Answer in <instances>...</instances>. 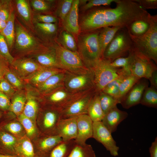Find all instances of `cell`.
<instances>
[{"mask_svg": "<svg viewBox=\"0 0 157 157\" xmlns=\"http://www.w3.org/2000/svg\"><path fill=\"white\" fill-rule=\"evenodd\" d=\"M65 70L54 67H43L24 80L26 85L35 88L54 74Z\"/></svg>", "mask_w": 157, "mask_h": 157, "instance_id": "20", "label": "cell"}, {"mask_svg": "<svg viewBox=\"0 0 157 157\" xmlns=\"http://www.w3.org/2000/svg\"><path fill=\"white\" fill-rule=\"evenodd\" d=\"M21 150L22 154L26 157H33L34 156L33 146L29 140H25L22 142Z\"/></svg>", "mask_w": 157, "mask_h": 157, "instance_id": "49", "label": "cell"}, {"mask_svg": "<svg viewBox=\"0 0 157 157\" xmlns=\"http://www.w3.org/2000/svg\"><path fill=\"white\" fill-rule=\"evenodd\" d=\"M79 0H73L69 11L62 21L65 30L72 33L78 34L80 31L78 22Z\"/></svg>", "mask_w": 157, "mask_h": 157, "instance_id": "22", "label": "cell"}, {"mask_svg": "<svg viewBox=\"0 0 157 157\" xmlns=\"http://www.w3.org/2000/svg\"><path fill=\"white\" fill-rule=\"evenodd\" d=\"M93 129L92 138L101 143L112 156H117L119 148L117 146L112 133L102 122H93Z\"/></svg>", "mask_w": 157, "mask_h": 157, "instance_id": "11", "label": "cell"}, {"mask_svg": "<svg viewBox=\"0 0 157 157\" xmlns=\"http://www.w3.org/2000/svg\"><path fill=\"white\" fill-rule=\"evenodd\" d=\"M43 67L31 58L23 57L15 58L10 65V68L11 71L24 80Z\"/></svg>", "mask_w": 157, "mask_h": 157, "instance_id": "13", "label": "cell"}, {"mask_svg": "<svg viewBox=\"0 0 157 157\" xmlns=\"http://www.w3.org/2000/svg\"><path fill=\"white\" fill-rule=\"evenodd\" d=\"M37 33L43 41L51 42L55 39L57 35L58 26L55 23H43L34 22Z\"/></svg>", "mask_w": 157, "mask_h": 157, "instance_id": "24", "label": "cell"}, {"mask_svg": "<svg viewBox=\"0 0 157 157\" xmlns=\"http://www.w3.org/2000/svg\"><path fill=\"white\" fill-rule=\"evenodd\" d=\"M128 115L127 112L120 110L116 106L104 115L101 121L112 133L117 130L119 124L127 117Z\"/></svg>", "mask_w": 157, "mask_h": 157, "instance_id": "21", "label": "cell"}, {"mask_svg": "<svg viewBox=\"0 0 157 157\" xmlns=\"http://www.w3.org/2000/svg\"><path fill=\"white\" fill-rule=\"evenodd\" d=\"M0 91L7 95L10 99L16 90L3 77L0 80Z\"/></svg>", "mask_w": 157, "mask_h": 157, "instance_id": "48", "label": "cell"}, {"mask_svg": "<svg viewBox=\"0 0 157 157\" xmlns=\"http://www.w3.org/2000/svg\"><path fill=\"white\" fill-rule=\"evenodd\" d=\"M131 60V55L129 52L127 57L118 58L111 62L110 65L115 68H118L121 67L125 71L131 73L130 68Z\"/></svg>", "mask_w": 157, "mask_h": 157, "instance_id": "41", "label": "cell"}, {"mask_svg": "<svg viewBox=\"0 0 157 157\" xmlns=\"http://www.w3.org/2000/svg\"><path fill=\"white\" fill-rule=\"evenodd\" d=\"M53 45L60 69L73 72H84L90 69L85 66L77 52L67 50L59 44Z\"/></svg>", "mask_w": 157, "mask_h": 157, "instance_id": "8", "label": "cell"}, {"mask_svg": "<svg viewBox=\"0 0 157 157\" xmlns=\"http://www.w3.org/2000/svg\"><path fill=\"white\" fill-rule=\"evenodd\" d=\"M0 19L7 21L13 10L10 0H0Z\"/></svg>", "mask_w": 157, "mask_h": 157, "instance_id": "44", "label": "cell"}, {"mask_svg": "<svg viewBox=\"0 0 157 157\" xmlns=\"http://www.w3.org/2000/svg\"><path fill=\"white\" fill-rule=\"evenodd\" d=\"M130 37L133 46L157 64V21L143 35L138 37Z\"/></svg>", "mask_w": 157, "mask_h": 157, "instance_id": "9", "label": "cell"}, {"mask_svg": "<svg viewBox=\"0 0 157 157\" xmlns=\"http://www.w3.org/2000/svg\"><path fill=\"white\" fill-rule=\"evenodd\" d=\"M87 114L93 122L101 121L104 114L100 104L98 93H96L89 105Z\"/></svg>", "mask_w": 157, "mask_h": 157, "instance_id": "30", "label": "cell"}, {"mask_svg": "<svg viewBox=\"0 0 157 157\" xmlns=\"http://www.w3.org/2000/svg\"><path fill=\"white\" fill-rule=\"evenodd\" d=\"M27 57L33 59L43 67L60 69L53 45L49 46L44 50L28 56Z\"/></svg>", "mask_w": 157, "mask_h": 157, "instance_id": "18", "label": "cell"}, {"mask_svg": "<svg viewBox=\"0 0 157 157\" xmlns=\"http://www.w3.org/2000/svg\"><path fill=\"white\" fill-rule=\"evenodd\" d=\"M156 21L157 15H152L149 13L146 16L133 21L126 28L130 36L139 37L147 32Z\"/></svg>", "mask_w": 157, "mask_h": 157, "instance_id": "17", "label": "cell"}, {"mask_svg": "<svg viewBox=\"0 0 157 157\" xmlns=\"http://www.w3.org/2000/svg\"><path fill=\"white\" fill-rule=\"evenodd\" d=\"M33 22L43 23H55L58 22V18L51 15H44L37 13L33 17Z\"/></svg>", "mask_w": 157, "mask_h": 157, "instance_id": "47", "label": "cell"}, {"mask_svg": "<svg viewBox=\"0 0 157 157\" xmlns=\"http://www.w3.org/2000/svg\"><path fill=\"white\" fill-rule=\"evenodd\" d=\"M26 89L27 92L26 101L22 113L25 116L31 119H34L37 113L38 108V104L37 101L38 98L35 95L36 92L34 90L31 91L26 86Z\"/></svg>", "mask_w": 157, "mask_h": 157, "instance_id": "25", "label": "cell"}, {"mask_svg": "<svg viewBox=\"0 0 157 157\" xmlns=\"http://www.w3.org/2000/svg\"><path fill=\"white\" fill-rule=\"evenodd\" d=\"M64 86L72 94L95 90L94 74L91 69L79 72L65 71Z\"/></svg>", "mask_w": 157, "mask_h": 157, "instance_id": "6", "label": "cell"}, {"mask_svg": "<svg viewBox=\"0 0 157 157\" xmlns=\"http://www.w3.org/2000/svg\"><path fill=\"white\" fill-rule=\"evenodd\" d=\"M88 0H79V6H84L88 2Z\"/></svg>", "mask_w": 157, "mask_h": 157, "instance_id": "57", "label": "cell"}, {"mask_svg": "<svg viewBox=\"0 0 157 157\" xmlns=\"http://www.w3.org/2000/svg\"><path fill=\"white\" fill-rule=\"evenodd\" d=\"M77 133L75 139L76 144L84 145L88 139L92 138L93 122L87 114L77 117Z\"/></svg>", "mask_w": 157, "mask_h": 157, "instance_id": "16", "label": "cell"}, {"mask_svg": "<svg viewBox=\"0 0 157 157\" xmlns=\"http://www.w3.org/2000/svg\"><path fill=\"white\" fill-rule=\"evenodd\" d=\"M148 87V82L146 79H140L122 100L120 104L126 109L140 104L143 92Z\"/></svg>", "mask_w": 157, "mask_h": 157, "instance_id": "15", "label": "cell"}, {"mask_svg": "<svg viewBox=\"0 0 157 157\" xmlns=\"http://www.w3.org/2000/svg\"><path fill=\"white\" fill-rule=\"evenodd\" d=\"M150 157H157V137L155 138L149 148Z\"/></svg>", "mask_w": 157, "mask_h": 157, "instance_id": "54", "label": "cell"}, {"mask_svg": "<svg viewBox=\"0 0 157 157\" xmlns=\"http://www.w3.org/2000/svg\"><path fill=\"white\" fill-rule=\"evenodd\" d=\"M149 80L151 86L157 89V70L154 71L152 73Z\"/></svg>", "mask_w": 157, "mask_h": 157, "instance_id": "55", "label": "cell"}, {"mask_svg": "<svg viewBox=\"0 0 157 157\" xmlns=\"http://www.w3.org/2000/svg\"><path fill=\"white\" fill-rule=\"evenodd\" d=\"M0 55L11 64L15 59L11 54L4 37L0 33Z\"/></svg>", "mask_w": 157, "mask_h": 157, "instance_id": "42", "label": "cell"}, {"mask_svg": "<svg viewBox=\"0 0 157 157\" xmlns=\"http://www.w3.org/2000/svg\"><path fill=\"white\" fill-rule=\"evenodd\" d=\"M16 142L15 138L5 131L0 130V144L5 149H8L13 147Z\"/></svg>", "mask_w": 157, "mask_h": 157, "instance_id": "43", "label": "cell"}, {"mask_svg": "<svg viewBox=\"0 0 157 157\" xmlns=\"http://www.w3.org/2000/svg\"><path fill=\"white\" fill-rule=\"evenodd\" d=\"M133 47L132 40L126 28L118 30L105 49L102 58L111 62L122 57L131 51Z\"/></svg>", "mask_w": 157, "mask_h": 157, "instance_id": "4", "label": "cell"}, {"mask_svg": "<svg viewBox=\"0 0 157 157\" xmlns=\"http://www.w3.org/2000/svg\"><path fill=\"white\" fill-rule=\"evenodd\" d=\"M140 104L147 107L157 108V89L151 86L146 88L143 92Z\"/></svg>", "mask_w": 157, "mask_h": 157, "instance_id": "33", "label": "cell"}, {"mask_svg": "<svg viewBox=\"0 0 157 157\" xmlns=\"http://www.w3.org/2000/svg\"><path fill=\"white\" fill-rule=\"evenodd\" d=\"M95 89L73 94L60 111L61 118L77 117L87 114L88 108L96 93Z\"/></svg>", "mask_w": 157, "mask_h": 157, "instance_id": "5", "label": "cell"}, {"mask_svg": "<svg viewBox=\"0 0 157 157\" xmlns=\"http://www.w3.org/2000/svg\"><path fill=\"white\" fill-rule=\"evenodd\" d=\"M19 119L27 134L31 136L35 132V128L31 119L24 115L22 113L19 116Z\"/></svg>", "mask_w": 157, "mask_h": 157, "instance_id": "46", "label": "cell"}, {"mask_svg": "<svg viewBox=\"0 0 157 157\" xmlns=\"http://www.w3.org/2000/svg\"><path fill=\"white\" fill-rule=\"evenodd\" d=\"M27 97V90L24 89L16 91L11 98L9 110L17 116L22 113Z\"/></svg>", "mask_w": 157, "mask_h": 157, "instance_id": "26", "label": "cell"}, {"mask_svg": "<svg viewBox=\"0 0 157 157\" xmlns=\"http://www.w3.org/2000/svg\"><path fill=\"white\" fill-rule=\"evenodd\" d=\"M73 94L63 86L40 96V98L44 106L57 109L60 112Z\"/></svg>", "mask_w": 157, "mask_h": 157, "instance_id": "12", "label": "cell"}, {"mask_svg": "<svg viewBox=\"0 0 157 157\" xmlns=\"http://www.w3.org/2000/svg\"><path fill=\"white\" fill-rule=\"evenodd\" d=\"M143 8L156 9L157 8V0H133Z\"/></svg>", "mask_w": 157, "mask_h": 157, "instance_id": "51", "label": "cell"}, {"mask_svg": "<svg viewBox=\"0 0 157 157\" xmlns=\"http://www.w3.org/2000/svg\"><path fill=\"white\" fill-rule=\"evenodd\" d=\"M57 41L59 44L69 50L77 52V43L72 33L65 30L59 34Z\"/></svg>", "mask_w": 157, "mask_h": 157, "instance_id": "31", "label": "cell"}, {"mask_svg": "<svg viewBox=\"0 0 157 157\" xmlns=\"http://www.w3.org/2000/svg\"><path fill=\"white\" fill-rule=\"evenodd\" d=\"M10 105V98L0 91V109L4 110H9Z\"/></svg>", "mask_w": 157, "mask_h": 157, "instance_id": "52", "label": "cell"}, {"mask_svg": "<svg viewBox=\"0 0 157 157\" xmlns=\"http://www.w3.org/2000/svg\"><path fill=\"white\" fill-rule=\"evenodd\" d=\"M73 0H61L58 1L55 14L57 17L63 20L70 10Z\"/></svg>", "mask_w": 157, "mask_h": 157, "instance_id": "40", "label": "cell"}, {"mask_svg": "<svg viewBox=\"0 0 157 157\" xmlns=\"http://www.w3.org/2000/svg\"><path fill=\"white\" fill-rule=\"evenodd\" d=\"M2 128L11 133L17 134L20 133L22 130V125L17 122H12L5 124Z\"/></svg>", "mask_w": 157, "mask_h": 157, "instance_id": "50", "label": "cell"}, {"mask_svg": "<svg viewBox=\"0 0 157 157\" xmlns=\"http://www.w3.org/2000/svg\"><path fill=\"white\" fill-rule=\"evenodd\" d=\"M10 66L8 61L0 55V80L10 69Z\"/></svg>", "mask_w": 157, "mask_h": 157, "instance_id": "53", "label": "cell"}, {"mask_svg": "<svg viewBox=\"0 0 157 157\" xmlns=\"http://www.w3.org/2000/svg\"><path fill=\"white\" fill-rule=\"evenodd\" d=\"M0 157H16L7 154H0Z\"/></svg>", "mask_w": 157, "mask_h": 157, "instance_id": "58", "label": "cell"}, {"mask_svg": "<svg viewBox=\"0 0 157 157\" xmlns=\"http://www.w3.org/2000/svg\"><path fill=\"white\" fill-rule=\"evenodd\" d=\"M98 93L100 104L104 115L117 104H120L117 99L108 94L102 91Z\"/></svg>", "mask_w": 157, "mask_h": 157, "instance_id": "35", "label": "cell"}, {"mask_svg": "<svg viewBox=\"0 0 157 157\" xmlns=\"http://www.w3.org/2000/svg\"><path fill=\"white\" fill-rule=\"evenodd\" d=\"M111 62L109 60L101 58L91 68L94 74L95 88L97 93L101 92L108 83L120 74V69L112 67Z\"/></svg>", "mask_w": 157, "mask_h": 157, "instance_id": "7", "label": "cell"}, {"mask_svg": "<svg viewBox=\"0 0 157 157\" xmlns=\"http://www.w3.org/2000/svg\"><path fill=\"white\" fill-rule=\"evenodd\" d=\"M65 72L52 75L38 87L34 88L40 95L46 94L58 88L64 86Z\"/></svg>", "mask_w": 157, "mask_h": 157, "instance_id": "23", "label": "cell"}, {"mask_svg": "<svg viewBox=\"0 0 157 157\" xmlns=\"http://www.w3.org/2000/svg\"><path fill=\"white\" fill-rule=\"evenodd\" d=\"M42 113V128L47 135H58L57 127L61 118V113L58 110L44 106Z\"/></svg>", "mask_w": 157, "mask_h": 157, "instance_id": "14", "label": "cell"}, {"mask_svg": "<svg viewBox=\"0 0 157 157\" xmlns=\"http://www.w3.org/2000/svg\"><path fill=\"white\" fill-rule=\"evenodd\" d=\"M140 79L131 74L124 78L119 86L120 103L122 100Z\"/></svg>", "mask_w": 157, "mask_h": 157, "instance_id": "36", "label": "cell"}, {"mask_svg": "<svg viewBox=\"0 0 157 157\" xmlns=\"http://www.w3.org/2000/svg\"><path fill=\"white\" fill-rule=\"evenodd\" d=\"M115 8L96 7L82 18L80 31L90 32L107 26L126 28L133 21L149 13L133 0H118Z\"/></svg>", "mask_w": 157, "mask_h": 157, "instance_id": "1", "label": "cell"}, {"mask_svg": "<svg viewBox=\"0 0 157 157\" xmlns=\"http://www.w3.org/2000/svg\"><path fill=\"white\" fill-rule=\"evenodd\" d=\"M3 77L16 91L26 88V85L24 80L20 78L10 69L6 73Z\"/></svg>", "mask_w": 157, "mask_h": 157, "instance_id": "39", "label": "cell"}, {"mask_svg": "<svg viewBox=\"0 0 157 157\" xmlns=\"http://www.w3.org/2000/svg\"><path fill=\"white\" fill-rule=\"evenodd\" d=\"M15 48L19 57H23L41 51L49 46L42 43L17 22L15 23Z\"/></svg>", "mask_w": 157, "mask_h": 157, "instance_id": "3", "label": "cell"}, {"mask_svg": "<svg viewBox=\"0 0 157 157\" xmlns=\"http://www.w3.org/2000/svg\"><path fill=\"white\" fill-rule=\"evenodd\" d=\"M15 2L19 15L28 25L32 26V18L28 1L26 0H17Z\"/></svg>", "mask_w": 157, "mask_h": 157, "instance_id": "32", "label": "cell"}, {"mask_svg": "<svg viewBox=\"0 0 157 157\" xmlns=\"http://www.w3.org/2000/svg\"><path fill=\"white\" fill-rule=\"evenodd\" d=\"M15 12L12 11L7 22L6 25L0 33L5 38L9 50L13 47L15 38Z\"/></svg>", "mask_w": 157, "mask_h": 157, "instance_id": "29", "label": "cell"}, {"mask_svg": "<svg viewBox=\"0 0 157 157\" xmlns=\"http://www.w3.org/2000/svg\"><path fill=\"white\" fill-rule=\"evenodd\" d=\"M100 29L78 36L77 52L85 66L91 68L102 54L98 38Z\"/></svg>", "mask_w": 157, "mask_h": 157, "instance_id": "2", "label": "cell"}, {"mask_svg": "<svg viewBox=\"0 0 157 157\" xmlns=\"http://www.w3.org/2000/svg\"><path fill=\"white\" fill-rule=\"evenodd\" d=\"M68 157H96V155L91 145L76 144Z\"/></svg>", "mask_w": 157, "mask_h": 157, "instance_id": "37", "label": "cell"}, {"mask_svg": "<svg viewBox=\"0 0 157 157\" xmlns=\"http://www.w3.org/2000/svg\"><path fill=\"white\" fill-rule=\"evenodd\" d=\"M129 52L131 55V74L139 79H149L152 72L157 70L156 64L133 46Z\"/></svg>", "mask_w": 157, "mask_h": 157, "instance_id": "10", "label": "cell"}, {"mask_svg": "<svg viewBox=\"0 0 157 157\" xmlns=\"http://www.w3.org/2000/svg\"><path fill=\"white\" fill-rule=\"evenodd\" d=\"M76 144L75 140L62 141L50 151L49 157H68Z\"/></svg>", "mask_w": 157, "mask_h": 157, "instance_id": "28", "label": "cell"}, {"mask_svg": "<svg viewBox=\"0 0 157 157\" xmlns=\"http://www.w3.org/2000/svg\"><path fill=\"white\" fill-rule=\"evenodd\" d=\"M121 28L117 26H107L101 28L98 34V38L102 56L103 53L108 45L117 31Z\"/></svg>", "mask_w": 157, "mask_h": 157, "instance_id": "27", "label": "cell"}, {"mask_svg": "<svg viewBox=\"0 0 157 157\" xmlns=\"http://www.w3.org/2000/svg\"><path fill=\"white\" fill-rule=\"evenodd\" d=\"M118 0H88L84 6H82L81 9L82 11H85L93 8L101 6H109L112 3H116Z\"/></svg>", "mask_w": 157, "mask_h": 157, "instance_id": "45", "label": "cell"}, {"mask_svg": "<svg viewBox=\"0 0 157 157\" xmlns=\"http://www.w3.org/2000/svg\"><path fill=\"white\" fill-rule=\"evenodd\" d=\"M63 141L58 135H47L43 138L40 142V148L45 154L49 152L58 144Z\"/></svg>", "mask_w": 157, "mask_h": 157, "instance_id": "34", "label": "cell"}, {"mask_svg": "<svg viewBox=\"0 0 157 157\" xmlns=\"http://www.w3.org/2000/svg\"><path fill=\"white\" fill-rule=\"evenodd\" d=\"M30 1V5L36 12L48 13L51 11L55 6L54 0H32Z\"/></svg>", "mask_w": 157, "mask_h": 157, "instance_id": "38", "label": "cell"}, {"mask_svg": "<svg viewBox=\"0 0 157 157\" xmlns=\"http://www.w3.org/2000/svg\"></svg>", "mask_w": 157, "mask_h": 157, "instance_id": "60", "label": "cell"}, {"mask_svg": "<svg viewBox=\"0 0 157 157\" xmlns=\"http://www.w3.org/2000/svg\"><path fill=\"white\" fill-rule=\"evenodd\" d=\"M77 117L61 118L57 125L58 135L63 141L75 140L77 135Z\"/></svg>", "mask_w": 157, "mask_h": 157, "instance_id": "19", "label": "cell"}, {"mask_svg": "<svg viewBox=\"0 0 157 157\" xmlns=\"http://www.w3.org/2000/svg\"><path fill=\"white\" fill-rule=\"evenodd\" d=\"M1 114H0V117H1Z\"/></svg>", "mask_w": 157, "mask_h": 157, "instance_id": "59", "label": "cell"}, {"mask_svg": "<svg viewBox=\"0 0 157 157\" xmlns=\"http://www.w3.org/2000/svg\"><path fill=\"white\" fill-rule=\"evenodd\" d=\"M7 22L0 19V33H1L6 27Z\"/></svg>", "mask_w": 157, "mask_h": 157, "instance_id": "56", "label": "cell"}]
</instances>
